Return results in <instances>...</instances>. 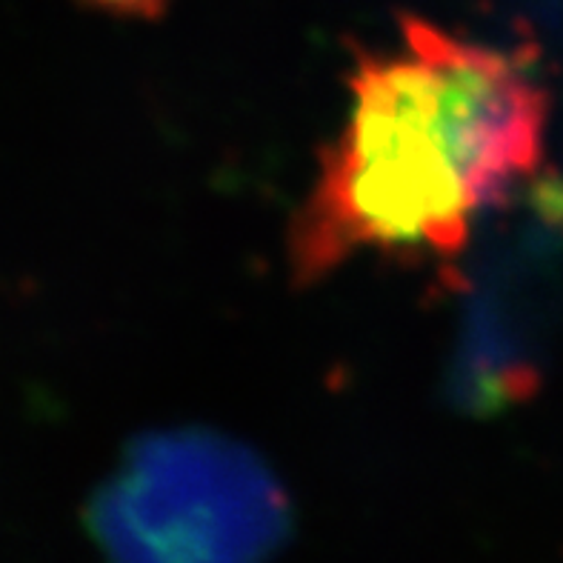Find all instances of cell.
<instances>
[{
	"mask_svg": "<svg viewBox=\"0 0 563 563\" xmlns=\"http://www.w3.org/2000/svg\"><path fill=\"white\" fill-rule=\"evenodd\" d=\"M103 563H272L292 529L275 472L221 432L129 443L86 507Z\"/></svg>",
	"mask_w": 563,
	"mask_h": 563,
	"instance_id": "obj_2",
	"label": "cell"
},
{
	"mask_svg": "<svg viewBox=\"0 0 563 563\" xmlns=\"http://www.w3.org/2000/svg\"><path fill=\"white\" fill-rule=\"evenodd\" d=\"M86 3L126 18H155L169 7V0H86Z\"/></svg>",
	"mask_w": 563,
	"mask_h": 563,
	"instance_id": "obj_3",
	"label": "cell"
},
{
	"mask_svg": "<svg viewBox=\"0 0 563 563\" xmlns=\"http://www.w3.org/2000/svg\"><path fill=\"white\" fill-rule=\"evenodd\" d=\"M350 109L289 229L314 284L364 252L455 257L543 164L550 95L521 52L400 14L398 43L352 55Z\"/></svg>",
	"mask_w": 563,
	"mask_h": 563,
	"instance_id": "obj_1",
	"label": "cell"
}]
</instances>
